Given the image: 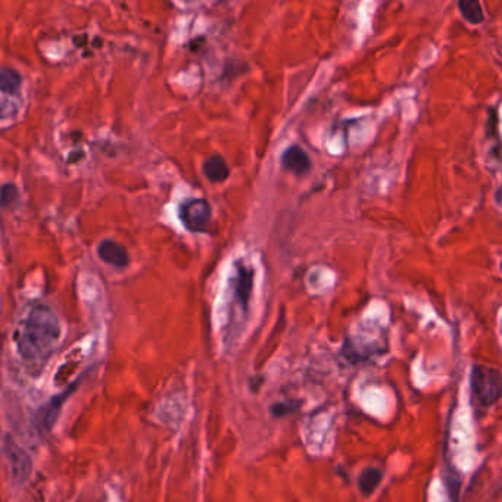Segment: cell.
<instances>
[{"label":"cell","instance_id":"obj_5","mask_svg":"<svg viewBox=\"0 0 502 502\" xmlns=\"http://www.w3.org/2000/svg\"><path fill=\"white\" fill-rule=\"evenodd\" d=\"M77 386H78V382H74L72 386H70L67 390L56 395L48 404L43 405V408H40V411L36 416V421H37V426L41 432H51V429L53 427V425L58 420L62 405H64V402L70 398V395L77 389Z\"/></svg>","mask_w":502,"mask_h":502},{"label":"cell","instance_id":"obj_4","mask_svg":"<svg viewBox=\"0 0 502 502\" xmlns=\"http://www.w3.org/2000/svg\"><path fill=\"white\" fill-rule=\"evenodd\" d=\"M234 270H236V274L233 278V301L238 308L246 312L250 296H252L255 273L252 266H249L243 261L234 264Z\"/></svg>","mask_w":502,"mask_h":502},{"label":"cell","instance_id":"obj_11","mask_svg":"<svg viewBox=\"0 0 502 502\" xmlns=\"http://www.w3.org/2000/svg\"><path fill=\"white\" fill-rule=\"evenodd\" d=\"M458 9L463 18L472 25H479L484 20L482 4L477 0H463V2H458Z\"/></svg>","mask_w":502,"mask_h":502},{"label":"cell","instance_id":"obj_10","mask_svg":"<svg viewBox=\"0 0 502 502\" xmlns=\"http://www.w3.org/2000/svg\"><path fill=\"white\" fill-rule=\"evenodd\" d=\"M383 480V472L380 468L375 467H367L361 472L358 477V488L359 492L364 496H370L374 494V491L379 488V484Z\"/></svg>","mask_w":502,"mask_h":502},{"label":"cell","instance_id":"obj_12","mask_svg":"<svg viewBox=\"0 0 502 502\" xmlns=\"http://www.w3.org/2000/svg\"><path fill=\"white\" fill-rule=\"evenodd\" d=\"M21 87V75L13 70H0V91L15 95Z\"/></svg>","mask_w":502,"mask_h":502},{"label":"cell","instance_id":"obj_8","mask_svg":"<svg viewBox=\"0 0 502 502\" xmlns=\"http://www.w3.org/2000/svg\"><path fill=\"white\" fill-rule=\"evenodd\" d=\"M98 254L101 259L109 265L117 266V269H122V266L129 265V254L125 250L124 246L114 240H103L98 246Z\"/></svg>","mask_w":502,"mask_h":502},{"label":"cell","instance_id":"obj_14","mask_svg":"<svg viewBox=\"0 0 502 502\" xmlns=\"http://www.w3.org/2000/svg\"><path fill=\"white\" fill-rule=\"evenodd\" d=\"M297 405H300V402H292V401L276 402V404L271 405L270 411L276 418L286 417V416H289V414H292V413H295L297 410Z\"/></svg>","mask_w":502,"mask_h":502},{"label":"cell","instance_id":"obj_13","mask_svg":"<svg viewBox=\"0 0 502 502\" xmlns=\"http://www.w3.org/2000/svg\"><path fill=\"white\" fill-rule=\"evenodd\" d=\"M17 200H18V191L13 184H5L2 189H0V205L9 208Z\"/></svg>","mask_w":502,"mask_h":502},{"label":"cell","instance_id":"obj_3","mask_svg":"<svg viewBox=\"0 0 502 502\" xmlns=\"http://www.w3.org/2000/svg\"><path fill=\"white\" fill-rule=\"evenodd\" d=\"M212 217L211 203L207 199H186L179 207L181 224L192 233H205Z\"/></svg>","mask_w":502,"mask_h":502},{"label":"cell","instance_id":"obj_6","mask_svg":"<svg viewBox=\"0 0 502 502\" xmlns=\"http://www.w3.org/2000/svg\"><path fill=\"white\" fill-rule=\"evenodd\" d=\"M5 451H6V455L11 461L12 479H13L15 484H22L28 479V476L31 473V468H33L31 458L28 457V453L24 449H21L17 444L12 441H6Z\"/></svg>","mask_w":502,"mask_h":502},{"label":"cell","instance_id":"obj_7","mask_svg":"<svg viewBox=\"0 0 502 502\" xmlns=\"http://www.w3.org/2000/svg\"><path fill=\"white\" fill-rule=\"evenodd\" d=\"M281 167L292 172V174L302 177L311 171L312 162L309 155L301 146L292 145L281 155Z\"/></svg>","mask_w":502,"mask_h":502},{"label":"cell","instance_id":"obj_15","mask_svg":"<svg viewBox=\"0 0 502 502\" xmlns=\"http://www.w3.org/2000/svg\"><path fill=\"white\" fill-rule=\"evenodd\" d=\"M6 115H8V112H6V106H5V103H0V120L5 118Z\"/></svg>","mask_w":502,"mask_h":502},{"label":"cell","instance_id":"obj_9","mask_svg":"<svg viewBox=\"0 0 502 502\" xmlns=\"http://www.w3.org/2000/svg\"><path fill=\"white\" fill-rule=\"evenodd\" d=\"M203 174L212 183H223L230 176V168L223 156L215 153L203 162Z\"/></svg>","mask_w":502,"mask_h":502},{"label":"cell","instance_id":"obj_1","mask_svg":"<svg viewBox=\"0 0 502 502\" xmlns=\"http://www.w3.org/2000/svg\"><path fill=\"white\" fill-rule=\"evenodd\" d=\"M60 336V326L53 311L44 305L31 309L18 339V352L28 370L37 374L48 363Z\"/></svg>","mask_w":502,"mask_h":502},{"label":"cell","instance_id":"obj_2","mask_svg":"<svg viewBox=\"0 0 502 502\" xmlns=\"http://www.w3.org/2000/svg\"><path fill=\"white\" fill-rule=\"evenodd\" d=\"M470 387L477 405L489 408L495 405L502 395L501 373L488 366H473L470 374Z\"/></svg>","mask_w":502,"mask_h":502}]
</instances>
